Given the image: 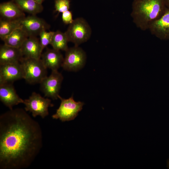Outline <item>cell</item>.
<instances>
[{
  "label": "cell",
  "mask_w": 169,
  "mask_h": 169,
  "mask_svg": "<svg viewBox=\"0 0 169 169\" xmlns=\"http://www.w3.org/2000/svg\"><path fill=\"white\" fill-rule=\"evenodd\" d=\"M39 123L25 110H10L0 116V169L29 166L42 146Z\"/></svg>",
  "instance_id": "cell-1"
},
{
  "label": "cell",
  "mask_w": 169,
  "mask_h": 169,
  "mask_svg": "<svg viewBox=\"0 0 169 169\" xmlns=\"http://www.w3.org/2000/svg\"><path fill=\"white\" fill-rule=\"evenodd\" d=\"M166 8L163 0H133L131 15L136 27L145 31L162 15Z\"/></svg>",
  "instance_id": "cell-2"
},
{
  "label": "cell",
  "mask_w": 169,
  "mask_h": 169,
  "mask_svg": "<svg viewBox=\"0 0 169 169\" xmlns=\"http://www.w3.org/2000/svg\"><path fill=\"white\" fill-rule=\"evenodd\" d=\"M23 79L30 84L40 83L47 75V68L41 59L23 57L20 61Z\"/></svg>",
  "instance_id": "cell-3"
},
{
  "label": "cell",
  "mask_w": 169,
  "mask_h": 169,
  "mask_svg": "<svg viewBox=\"0 0 169 169\" xmlns=\"http://www.w3.org/2000/svg\"><path fill=\"white\" fill-rule=\"evenodd\" d=\"M65 33L69 42L74 43L75 46H78L90 38L91 29L85 19L79 18L74 20L69 25Z\"/></svg>",
  "instance_id": "cell-4"
},
{
  "label": "cell",
  "mask_w": 169,
  "mask_h": 169,
  "mask_svg": "<svg viewBox=\"0 0 169 169\" xmlns=\"http://www.w3.org/2000/svg\"><path fill=\"white\" fill-rule=\"evenodd\" d=\"M58 98L61 100L60 104L55 113L52 115V118L54 119H59L62 122L74 119L79 112L82 109L84 103L80 101H75L73 96L65 99L59 95Z\"/></svg>",
  "instance_id": "cell-5"
},
{
  "label": "cell",
  "mask_w": 169,
  "mask_h": 169,
  "mask_svg": "<svg viewBox=\"0 0 169 169\" xmlns=\"http://www.w3.org/2000/svg\"><path fill=\"white\" fill-rule=\"evenodd\" d=\"M24 100V109L26 111L32 113L34 117L40 116L42 118H44L49 114V107L54 106L50 99L44 98L35 92H33L28 99Z\"/></svg>",
  "instance_id": "cell-6"
},
{
  "label": "cell",
  "mask_w": 169,
  "mask_h": 169,
  "mask_svg": "<svg viewBox=\"0 0 169 169\" xmlns=\"http://www.w3.org/2000/svg\"><path fill=\"white\" fill-rule=\"evenodd\" d=\"M65 57L61 67L69 71H77L84 65L86 56L85 52L78 46L69 48L65 51Z\"/></svg>",
  "instance_id": "cell-7"
},
{
  "label": "cell",
  "mask_w": 169,
  "mask_h": 169,
  "mask_svg": "<svg viewBox=\"0 0 169 169\" xmlns=\"http://www.w3.org/2000/svg\"><path fill=\"white\" fill-rule=\"evenodd\" d=\"M63 77L58 70H52L50 74L44 78L40 83V90L45 97L57 100L59 95Z\"/></svg>",
  "instance_id": "cell-8"
},
{
  "label": "cell",
  "mask_w": 169,
  "mask_h": 169,
  "mask_svg": "<svg viewBox=\"0 0 169 169\" xmlns=\"http://www.w3.org/2000/svg\"><path fill=\"white\" fill-rule=\"evenodd\" d=\"M20 28L29 37H36L41 31L49 29L50 26L43 19L36 15L25 17L20 20Z\"/></svg>",
  "instance_id": "cell-9"
},
{
  "label": "cell",
  "mask_w": 169,
  "mask_h": 169,
  "mask_svg": "<svg viewBox=\"0 0 169 169\" xmlns=\"http://www.w3.org/2000/svg\"><path fill=\"white\" fill-rule=\"evenodd\" d=\"M22 79L23 71L20 62L0 65V84H13Z\"/></svg>",
  "instance_id": "cell-10"
},
{
  "label": "cell",
  "mask_w": 169,
  "mask_h": 169,
  "mask_svg": "<svg viewBox=\"0 0 169 169\" xmlns=\"http://www.w3.org/2000/svg\"><path fill=\"white\" fill-rule=\"evenodd\" d=\"M148 30L160 39L169 40V8H166L162 15L151 24Z\"/></svg>",
  "instance_id": "cell-11"
},
{
  "label": "cell",
  "mask_w": 169,
  "mask_h": 169,
  "mask_svg": "<svg viewBox=\"0 0 169 169\" xmlns=\"http://www.w3.org/2000/svg\"><path fill=\"white\" fill-rule=\"evenodd\" d=\"M0 100L10 110L15 105L23 104L24 101L17 93L13 84H0Z\"/></svg>",
  "instance_id": "cell-12"
},
{
  "label": "cell",
  "mask_w": 169,
  "mask_h": 169,
  "mask_svg": "<svg viewBox=\"0 0 169 169\" xmlns=\"http://www.w3.org/2000/svg\"><path fill=\"white\" fill-rule=\"evenodd\" d=\"M23 57L40 59L43 50L39 39L36 37H29L20 48Z\"/></svg>",
  "instance_id": "cell-13"
},
{
  "label": "cell",
  "mask_w": 169,
  "mask_h": 169,
  "mask_svg": "<svg viewBox=\"0 0 169 169\" xmlns=\"http://www.w3.org/2000/svg\"><path fill=\"white\" fill-rule=\"evenodd\" d=\"M1 18L10 20H19L25 17L24 12L12 0L0 4Z\"/></svg>",
  "instance_id": "cell-14"
},
{
  "label": "cell",
  "mask_w": 169,
  "mask_h": 169,
  "mask_svg": "<svg viewBox=\"0 0 169 169\" xmlns=\"http://www.w3.org/2000/svg\"><path fill=\"white\" fill-rule=\"evenodd\" d=\"M40 59L45 67L52 70H58L64 59L60 51L54 49H48L42 54Z\"/></svg>",
  "instance_id": "cell-15"
},
{
  "label": "cell",
  "mask_w": 169,
  "mask_h": 169,
  "mask_svg": "<svg viewBox=\"0 0 169 169\" xmlns=\"http://www.w3.org/2000/svg\"><path fill=\"white\" fill-rule=\"evenodd\" d=\"M23 56L20 48L4 44L0 47V65L20 62Z\"/></svg>",
  "instance_id": "cell-16"
},
{
  "label": "cell",
  "mask_w": 169,
  "mask_h": 169,
  "mask_svg": "<svg viewBox=\"0 0 169 169\" xmlns=\"http://www.w3.org/2000/svg\"><path fill=\"white\" fill-rule=\"evenodd\" d=\"M28 37L26 32L21 28H16L3 40L7 45L20 48Z\"/></svg>",
  "instance_id": "cell-17"
},
{
  "label": "cell",
  "mask_w": 169,
  "mask_h": 169,
  "mask_svg": "<svg viewBox=\"0 0 169 169\" xmlns=\"http://www.w3.org/2000/svg\"><path fill=\"white\" fill-rule=\"evenodd\" d=\"M24 12L31 15H36L43 10L42 4L34 0H13Z\"/></svg>",
  "instance_id": "cell-18"
},
{
  "label": "cell",
  "mask_w": 169,
  "mask_h": 169,
  "mask_svg": "<svg viewBox=\"0 0 169 169\" xmlns=\"http://www.w3.org/2000/svg\"><path fill=\"white\" fill-rule=\"evenodd\" d=\"M68 42L65 32L57 30L54 32L50 44L55 50L66 51L69 49L67 45Z\"/></svg>",
  "instance_id": "cell-19"
},
{
  "label": "cell",
  "mask_w": 169,
  "mask_h": 169,
  "mask_svg": "<svg viewBox=\"0 0 169 169\" xmlns=\"http://www.w3.org/2000/svg\"><path fill=\"white\" fill-rule=\"evenodd\" d=\"M20 20H10L0 18V37L2 40L15 29L20 28Z\"/></svg>",
  "instance_id": "cell-20"
},
{
  "label": "cell",
  "mask_w": 169,
  "mask_h": 169,
  "mask_svg": "<svg viewBox=\"0 0 169 169\" xmlns=\"http://www.w3.org/2000/svg\"><path fill=\"white\" fill-rule=\"evenodd\" d=\"M54 32H47L44 30L39 35V41L43 50L49 44H50Z\"/></svg>",
  "instance_id": "cell-21"
},
{
  "label": "cell",
  "mask_w": 169,
  "mask_h": 169,
  "mask_svg": "<svg viewBox=\"0 0 169 169\" xmlns=\"http://www.w3.org/2000/svg\"><path fill=\"white\" fill-rule=\"evenodd\" d=\"M70 6L69 0H55L54 8L55 11L63 13L69 10Z\"/></svg>",
  "instance_id": "cell-22"
},
{
  "label": "cell",
  "mask_w": 169,
  "mask_h": 169,
  "mask_svg": "<svg viewBox=\"0 0 169 169\" xmlns=\"http://www.w3.org/2000/svg\"><path fill=\"white\" fill-rule=\"evenodd\" d=\"M62 19L63 22L66 24H70L73 21L72 12L68 10L62 13Z\"/></svg>",
  "instance_id": "cell-23"
},
{
  "label": "cell",
  "mask_w": 169,
  "mask_h": 169,
  "mask_svg": "<svg viewBox=\"0 0 169 169\" xmlns=\"http://www.w3.org/2000/svg\"><path fill=\"white\" fill-rule=\"evenodd\" d=\"M166 7L169 8V0H163Z\"/></svg>",
  "instance_id": "cell-24"
},
{
  "label": "cell",
  "mask_w": 169,
  "mask_h": 169,
  "mask_svg": "<svg viewBox=\"0 0 169 169\" xmlns=\"http://www.w3.org/2000/svg\"><path fill=\"white\" fill-rule=\"evenodd\" d=\"M37 3L40 4H42V3L44 1V0H34Z\"/></svg>",
  "instance_id": "cell-25"
},
{
  "label": "cell",
  "mask_w": 169,
  "mask_h": 169,
  "mask_svg": "<svg viewBox=\"0 0 169 169\" xmlns=\"http://www.w3.org/2000/svg\"><path fill=\"white\" fill-rule=\"evenodd\" d=\"M167 167L168 169H169V158L167 161Z\"/></svg>",
  "instance_id": "cell-26"
}]
</instances>
